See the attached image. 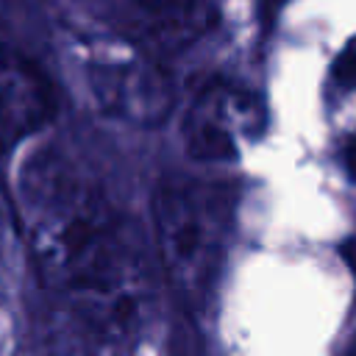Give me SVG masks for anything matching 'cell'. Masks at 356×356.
I'll list each match as a JSON object with an SVG mask.
<instances>
[{
  "instance_id": "obj_5",
  "label": "cell",
  "mask_w": 356,
  "mask_h": 356,
  "mask_svg": "<svg viewBox=\"0 0 356 356\" xmlns=\"http://www.w3.org/2000/svg\"><path fill=\"white\" fill-rule=\"evenodd\" d=\"M56 108L44 72L19 50L0 42V150L33 136Z\"/></svg>"
},
{
  "instance_id": "obj_8",
  "label": "cell",
  "mask_w": 356,
  "mask_h": 356,
  "mask_svg": "<svg viewBox=\"0 0 356 356\" xmlns=\"http://www.w3.org/2000/svg\"><path fill=\"white\" fill-rule=\"evenodd\" d=\"M161 356H203V353L197 350L195 339H189L186 334H175V337H172V339L164 345Z\"/></svg>"
},
{
  "instance_id": "obj_4",
  "label": "cell",
  "mask_w": 356,
  "mask_h": 356,
  "mask_svg": "<svg viewBox=\"0 0 356 356\" xmlns=\"http://www.w3.org/2000/svg\"><path fill=\"white\" fill-rule=\"evenodd\" d=\"M256 100L228 83H209L197 92L184 117V145L195 159H234L239 136L253 131Z\"/></svg>"
},
{
  "instance_id": "obj_10",
  "label": "cell",
  "mask_w": 356,
  "mask_h": 356,
  "mask_svg": "<svg viewBox=\"0 0 356 356\" xmlns=\"http://www.w3.org/2000/svg\"><path fill=\"white\" fill-rule=\"evenodd\" d=\"M345 167H348L350 178L356 181V139L348 142V147H345Z\"/></svg>"
},
{
  "instance_id": "obj_12",
  "label": "cell",
  "mask_w": 356,
  "mask_h": 356,
  "mask_svg": "<svg viewBox=\"0 0 356 356\" xmlns=\"http://www.w3.org/2000/svg\"><path fill=\"white\" fill-rule=\"evenodd\" d=\"M353 348H356V345H353Z\"/></svg>"
},
{
  "instance_id": "obj_1",
  "label": "cell",
  "mask_w": 356,
  "mask_h": 356,
  "mask_svg": "<svg viewBox=\"0 0 356 356\" xmlns=\"http://www.w3.org/2000/svg\"><path fill=\"white\" fill-rule=\"evenodd\" d=\"M11 203L42 273L100 339H125L142 314L145 264L97 181L58 145H28L11 164Z\"/></svg>"
},
{
  "instance_id": "obj_3",
  "label": "cell",
  "mask_w": 356,
  "mask_h": 356,
  "mask_svg": "<svg viewBox=\"0 0 356 356\" xmlns=\"http://www.w3.org/2000/svg\"><path fill=\"white\" fill-rule=\"evenodd\" d=\"M83 78L92 100L122 122L156 125L170 114L172 83L167 72L128 44H92L83 58Z\"/></svg>"
},
{
  "instance_id": "obj_2",
  "label": "cell",
  "mask_w": 356,
  "mask_h": 356,
  "mask_svg": "<svg viewBox=\"0 0 356 356\" xmlns=\"http://www.w3.org/2000/svg\"><path fill=\"white\" fill-rule=\"evenodd\" d=\"M156 248L172 292L186 303H203L220 261L222 209L209 189L164 184L153 197Z\"/></svg>"
},
{
  "instance_id": "obj_9",
  "label": "cell",
  "mask_w": 356,
  "mask_h": 356,
  "mask_svg": "<svg viewBox=\"0 0 356 356\" xmlns=\"http://www.w3.org/2000/svg\"><path fill=\"white\" fill-rule=\"evenodd\" d=\"M342 259L348 261L350 273L356 275V236H353V239H348V242H342Z\"/></svg>"
},
{
  "instance_id": "obj_6",
  "label": "cell",
  "mask_w": 356,
  "mask_h": 356,
  "mask_svg": "<svg viewBox=\"0 0 356 356\" xmlns=\"http://www.w3.org/2000/svg\"><path fill=\"white\" fill-rule=\"evenodd\" d=\"M164 33L175 39L195 36L211 17L209 0H134Z\"/></svg>"
},
{
  "instance_id": "obj_11",
  "label": "cell",
  "mask_w": 356,
  "mask_h": 356,
  "mask_svg": "<svg viewBox=\"0 0 356 356\" xmlns=\"http://www.w3.org/2000/svg\"><path fill=\"white\" fill-rule=\"evenodd\" d=\"M353 356H356V348H353Z\"/></svg>"
},
{
  "instance_id": "obj_7",
  "label": "cell",
  "mask_w": 356,
  "mask_h": 356,
  "mask_svg": "<svg viewBox=\"0 0 356 356\" xmlns=\"http://www.w3.org/2000/svg\"><path fill=\"white\" fill-rule=\"evenodd\" d=\"M334 78L342 86H356V39H350L334 61Z\"/></svg>"
}]
</instances>
